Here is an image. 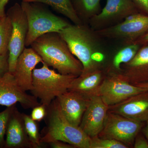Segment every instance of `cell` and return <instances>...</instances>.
Masks as SVG:
<instances>
[{
  "mask_svg": "<svg viewBox=\"0 0 148 148\" xmlns=\"http://www.w3.org/2000/svg\"><path fill=\"white\" fill-rule=\"evenodd\" d=\"M10 0H0V18L6 16L5 8Z\"/></svg>",
  "mask_w": 148,
  "mask_h": 148,
  "instance_id": "obj_31",
  "label": "cell"
},
{
  "mask_svg": "<svg viewBox=\"0 0 148 148\" xmlns=\"http://www.w3.org/2000/svg\"><path fill=\"white\" fill-rule=\"evenodd\" d=\"M47 112V107L40 104L38 106L33 108L31 116L35 121L40 122L45 119Z\"/></svg>",
  "mask_w": 148,
  "mask_h": 148,
  "instance_id": "obj_26",
  "label": "cell"
},
{
  "mask_svg": "<svg viewBox=\"0 0 148 148\" xmlns=\"http://www.w3.org/2000/svg\"><path fill=\"white\" fill-rule=\"evenodd\" d=\"M145 89L131 84L120 73H106L99 87L98 96L109 106H113Z\"/></svg>",
  "mask_w": 148,
  "mask_h": 148,
  "instance_id": "obj_9",
  "label": "cell"
},
{
  "mask_svg": "<svg viewBox=\"0 0 148 148\" xmlns=\"http://www.w3.org/2000/svg\"><path fill=\"white\" fill-rule=\"evenodd\" d=\"M106 75V71L104 69L81 74L74 79L68 90L76 92L86 99L90 100L98 95L99 87Z\"/></svg>",
  "mask_w": 148,
  "mask_h": 148,
  "instance_id": "obj_17",
  "label": "cell"
},
{
  "mask_svg": "<svg viewBox=\"0 0 148 148\" xmlns=\"http://www.w3.org/2000/svg\"><path fill=\"white\" fill-rule=\"evenodd\" d=\"M21 5L28 23L26 47L31 46L41 36L51 32L59 33L71 24L52 13L46 8L43 4L22 1Z\"/></svg>",
  "mask_w": 148,
  "mask_h": 148,
  "instance_id": "obj_4",
  "label": "cell"
},
{
  "mask_svg": "<svg viewBox=\"0 0 148 148\" xmlns=\"http://www.w3.org/2000/svg\"><path fill=\"white\" fill-rule=\"evenodd\" d=\"M49 145L53 148H76L73 145L61 141H55L49 143Z\"/></svg>",
  "mask_w": 148,
  "mask_h": 148,
  "instance_id": "obj_30",
  "label": "cell"
},
{
  "mask_svg": "<svg viewBox=\"0 0 148 148\" xmlns=\"http://www.w3.org/2000/svg\"><path fill=\"white\" fill-rule=\"evenodd\" d=\"M31 46L40 56L42 63L52 67L59 73L77 77L82 73V64L72 53L58 33L42 35L35 40Z\"/></svg>",
  "mask_w": 148,
  "mask_h": 148,
  "instance_id": "obj_2",
  "label": "cell"
},
{
  "mask_svg": "<svg viewBox=\"0 0 148 148\" xmlns=\"http://www.w3.org/2000/svg\"><path fill=\"white\" fill-rule=\"evenodd\" d=\"M17 103L26 109H33L40 104L36 97L20 88L13 74L8 72L0 76V106L9 107Z\"/></svg>",
  "mask_w": 148,
  "mask_h": 148,
  "instance_id": "obj_11",
  "label": "cell"
},
{
  "mask_svg": "<svg viewBox=\"0 0 148 148\" xmlns=\"http://www.w3.org/2000/svg\"><path fill=\"white\" fill-rule=\"evenodd\" d=\"M140 13L148 15V0H132Z\"/></svg>",
  "mask_w": 148,
  "mask_h": 148,
  "instance_id": "obj_29",
  "label": "cell"
},
{
  "mask_svg": "<svg viewBox=\"0 0 148 148\" xmlns=\"http://www.w3.org/2000/svg\"><path fill=\"white\" fill-rule=\"evenodd\" d=\"M136 86H139L142 88H144L146 90L148 91V82L145 83L139 84L135 85Z\"/></svg>",
  "mask_w": 148,
  "mask_h": 148,
  "instance_id": "obj_34",
  "label": "cell"
},
{
  "mask_svg": "<svg viewBox=\"0 0 148 148\" xmlns=\"http://www.w3.org/2000/svg\"><path fill=\"white\" fill-rule=\"evenodd\" d=\"M138 13L140 12L132 0H107L105 6L88 24L94 31H99L119 24Z\"/></svg>",
  "mask_w": 148,
  "mask_h": 148,
  "instance_id": "obj_10",
  "label": "cell"
},
{
  "mask_svg": "<svg viewBox=\"0 0 148 148\" xmlns=\"http://www.w3.org/2000/svg\"><path fill=\"white\" fill-rule=\"evenodd\" d=\"M58 34L82 64V74L103 69L106 57L103 38L88 24H71Z\"/></svg>",
  "mask_w": 148,
  "mask_h": 148,
  "instance_id": "obj_1",
  "label": "cell"
},
{
  "mask_svg": "<svg viewBox=\"0 0 148 148\" xmlns=\"http://www.w3.org/2000/svg\"><path fill=\"white\" fill-rule=\"evenodd\" d=\"M95 32L103 38L119 41L122 45L133 43L148 33V15L135 14L119 24Z\"/></svg>",
  "mask_w": 148,
  "mask_h": 148,
  "instance_id": "obj_6",
  "label": "cell"
},
{
  "mask_svg": "<svg viewBox=\"0 0 148 148\" xmlns=\"http://www.w3.org/2000/svg\"><path fill=\"white\" fill-rule=\"evenodd\" d=\"M133 147L148 148V140L142 132H139L135 138Z\"/></svg>",
  "mask_w": 148,
  "mask_h": 148,
  "instance_id": "obj_27",
  "label": "cell"
},
{
  "mask_svg": "<svg viewBox=\"0 0 148 148\" xmlns=\"http://www.w3.org/2000/svg\"><path fill=\"white\" fill-rule=\"evenodd\" d=\"M11 22L6 15L0 18V55L8 52V47L11 35Z\"/></svg>",
  "mask_w": 148,
  "mask_h": 148,
  "instance_id": "obj_23",
  "label": "cell"
},
{
  "mask_svg": "<svg viewBox=\"0 0 148 148\" xmlns=\"http://www.w3.org/2000/svg\"><path fill=\"white\" fill-rule=\"evenodd\" d=\"M77 15L83 24H88L92 17L100 13L101 0H71Z\"/></svg>",
  "mask_w": 148,
  "mask_h": 148,
  "instance_id": "obj_20",
  "label": "cell"
},
{
  "mask_svg": "<svg viewBox=\"0 0 148 148\" xmlns=\"http://www.w3.org/2000/svg\"><path fill=\"white\" fill-rule=\"evenodd\" d=\"M56 98L66 119L75 126H79L89 100L69 90Z\"/></svg>",
  "mask_w": 148,
  "mask_h": 148,
  "instance_id": "obj_16",
  "label": "cell"
},
{
  "mask_svg": "<svg viewBox=\"0 0 148 148\" xmlns=\"http://www.w3.org/2000/svg\"><path fill=\"white\" fill-rule=\"evenodd\" d=\"M8 52L0 55V76L9 72Z\"/></svg>",
  "mask_w": 148,
  "mask_h": 148,
  "instance_id": "obj_28",
  "label": "cell"
},
{
  "mask_svg": "<svg viewBox=\"0 0 148 148\" xmlns=\"http://www.w3.org/2000/svg\"><path fill=\"white\" fill-rule=\"evenodd\" d=\"M109 111L145 122L148 120V91L140 92L116 105L109 106Z\"/></svg>",
  "mask_w": 148,
  "mask_h": 148,
  "instance_id": "obj_14",
  "label": "cell"
},
{
  "mask_svg": "<svg viewBox=\"0 0 148 148\" xmlns=\"http://www.w3.org/2000/svg\"><path fill=\"white\" fill-rule=\"evenodd\" d=\"M5 148H32L24 127L22 113L16 106L9 120L5 138Z\"/></svg>",
  "mask_w": 148,
  "mask_h": 148,
  "instance_id": "obj_18",
  "label": "cell"
},
{
  "mask_svg": "<svg viewBox=\"0 0 148 148\" xmlns=\"http://www.w3.org/2000/svg\"><path fill=\"white\" fill-rule=\"evenodd\" d=\"M141 46L135 43L122 45L115 53L110 65L105 70L106 73H120L122 65L133 59Z\"/></svg>",
  "mask_w": 148,
  "mask_h": 148,
  "instance_id": "obj_19",
  "label": "cell"
},
{
  "mask_svg": "<svg viewBox=\"0 0 148 148\" xmlns=\"http://www.w3.org/2000/svg\"><path fill=\"white\" fill-rule=\"evenodd\" d=\"M134 43L141 46L148 45V33L140 38Z\"/></svg>",
  "mask_w": 148,
  "mask_h": 148,
  "instance_id": "obj_32",
  "label": "cell"
},
{
  "mask_svg": "<svg viewBox=\"0 0 148 148\" xmlns=\"http://www.w3.org/2000/svg\"><path fill=\"white\" fill-rule=\"evenodd\" d=\"M121 69L120 73L131 84L148 82V45H142L133 59Z\"/></svg>",
  "mask_w": 148,
  "mask_h": 148,
  "instance_id": "obj_15",
  "label": "cell"
},
{
  "mask_svg": "<svg viewBox=\"0 0 148 148\" xmlns=\"http://www.w3.org/2000/svg\"><path fill=\"white\" fill-rule=\"evenodd\" d=\"M145 123L108 111L103 129L98 136L119 141L129 148L133 147L135 138Z\"/></svg>",
  "mask_w": 148,
  "mask_h": 148,
  "instance_id": "obj_7",
  "label": "cell"
},
{
  "mask_svg": "<svg viewBox=\"0 0 148 148\" xmlns=\"http://www.w3.org/2000/svg\"><path fill=\"white\" fill-rule=\"evenodd\" d=\"M141 132L148 140V120L145 122V125L141 130Z\"/></svg>",
  "mask_w": 148,
  "mask_h": 148,
  "instance_id": "obj_33",
  "label": "cell"
},
{
  "mask_svg": "<svg viewBox=\"0 0 148 148\" xmlns=\"http://www.w3.org/2000/svg\"><path fill=\"white\" fill-rule=\"evenodd\" d=\"M6 14L12 26L8 47V62L9 72L13 73L17 59L26 48L28 23L26 14L18 3L9 8Z\"/></svg>",
  "mask_w": 148,
  "mask_h": 148,
  "instance_id": "obj_8",
  "label": "cell"
},
{
  "mask_svg": "<svg viewBox=\"0 0 148 148\" xmlns=\"http://www.w3.org/2000/svg\"><path fill=\"white\" fill-rule=\"evenodd\" d=\"M16 105L6 108L0 112V148H4L5 137L9 120L12 112Z\"/></svg>",
  "mask_w": 148,
  "mask_h": 148,
  "instance_id": "obj_25",
  "label": "cell"
},
{
  "mask_svg": "<svg viewBox=\"0 0 148 148\" xmlns=\"http://www.w3.org/2000/svg\"><path fill=\"white\" fill-rule=\"evenodd\" d=\"M24 127L32 148L41 147L40 134L39 132L38 122L34 120L30 116L22 113Z\"/></svg>",
  "mask_w": 148,
  "mask_h": 148,
  "instance_id": "obj_22",
  "label": "cell"
},
{
  "mask_svg": "<svg viewBox=\"0 0 148 148\" xmlns=\"http://www.w3.org/2000/svg\"><path fill=\"white\" fill-rule=\"evenodd\" d=\"M33 73L32 95L40 101V104L48 107L59 96L68 91L70 85L77 76L63 75L49 68L45 63Z\"/></svg>",
  "mask_w": 148,
  "mask_h": 148,
  "instance_id": "obj_5",
  "label": "cell"
},
{
  "mask_svg": "<svg viewBox=\"0 0 148 148\" xmlns=\"http://www.w3.org/2000/svg\"><path fill=\"white\" fill-rule=\"evenodd\" d=\"M44 120L46 126L40 134L42 144L58 140L73 145L76 148H90V138L79 126H75L66 119L57 98L47 107Z\"/></svg>",
  "mask_w": 148,
  "mask_h": 148,
  "instance_id": "obj_3",
  "label": "cell"
},
{
  "mask_svg": "<svg viewBox=\"0 0 148 148\" xmlns=\"http://www.w3.org/2000/svg\"><path fill=\"white\" fill-rule=\"evenodd\" d=\"M123 143L112 139L101 138L98 136L90 138V148H127Z\"/></svg>",
  "mask_w": 148,
  "mask_h": 148,
  "instance_id": "obj_24",
  "label": "cell"
},
{
  "mask_svg": "<svg viewBox=\"0 0 148 148\" xmlns=\"http://www.w3.org/2000/svg\"><path fill=\"white\" fill-rule=\"evenodd\" d=\"M42 60L32 47L25 48L17 59L13 75L18 86L24 91L33 88V73L36 66Z\"/></svg>",
  "mask_w": 148,
  "mask_h": 148,
  "instance_id": "obj_13",
  "label": "cell"
},
{
  "mask_svg": "<svg viewBox=\"0 0 148 148\" xmlns=\"http://www.w3.org/2000/svg\"><path fill=\"white\" fill-rule=\"evenodd\" d=\"M109 111V106L100 96L90 98L79 127L90 138L98 136L103 129Z\"/></svg>",
  "mask_w": 148,
  "mask_h": 148,
  "instance_id": "obj_12",
  "label": "cell"
},
{
  "mask_svg": "<svg viewBox=\"0 0 148 148\" xmlns=\"http://www.w3.org/2000/svg\"><path fill=\"white\" fill-rule=\"evenodd\" d=\"M22 1L40 3L49 6L56 12L70 19L73 24H83L77 15L71 0H22Z\"/></svg>",
  "mask_w": 148,
  "mask_h": 148,
  "instance_id": "obj_21",
  "label": "cell"
}]
</instances>
